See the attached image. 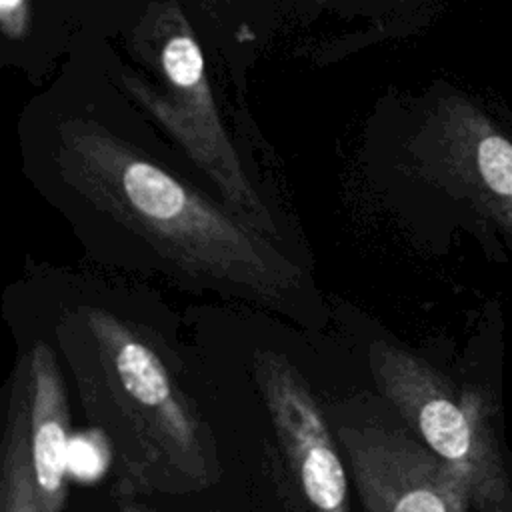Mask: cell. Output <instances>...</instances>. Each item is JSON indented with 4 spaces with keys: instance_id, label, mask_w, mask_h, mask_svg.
Listing matches in <instances>:
<instances>
[{
    "instance_id": "11",
    "label": "cell",
    "mask_w": 512,
    "mask_h": 512,
    "mask_svg": "<svg viewBox=\"0 0 512 512\" xmlns=\"http://www.w3.org/2000/svg\"><path fill=\"white\" fill-rule=\"evenodd\" d=\"M0 20L8 38L20 36L26 24V0H0Z\"/></svg>"
},
{
    "instance_id": "5",
    "label": "cell",
    "mask_w": 512,
    "mask_h": 512,
    "mask_svg": "<svg viewBox=\"0 0 512 512\" xmlns=\"http://www.w3.org/2000/svg\"><path fill=\"white\" fill-rule=\"evenodd\" d=\"M254 380L284 460L312 512H352L344 456L302 372L280 352L258 350Z\"/></svg>"
},
{
    "instance_id": "4",
    "label": "cell",
    "mask_w": 512,
    "mask_h": 512,
    "mask_svg": "<svg viewBox=\"0 0 512 512\" xmlns=\"http://www.w3.org/2000/svg\"><path fill=\"white\" fill-rule=\"evenodd\" d=\"M336 438L364 512H468V480L410 430L340 422Z\"/></svg>"
},
{
    "instance_id": "1",
    "label": "cell",
    "mask_w": 512,
    "mask_h": 512,
    "mask_svg": "<svg viewBox=\"0 0 512 512\" xmlns=\"http://www.w3.org/2000/svg\"><path fill=\"white\" fill-rule=\"evenodd\" d=\"M54 334L88 422L110 444L118 500L194 494L220 480L210 426L140 326L82 304Z\"/></svg>"
},
{
    "instance_id": "6",
    "label": "cell",
    "mask_w": 512,
    "mask_h": 512,
    "mask_svg": "<svg viewBox=\"0 0 512 512\" xmlns=\"http://www.w3.org/2000/svg\"><path fill=\"white\" fill-rule=\"evenodd\" d=\"M160 56L162 70L174 94L180 96L184 104V116H162L164 122L176 126L178 138L190 128L182 144L220 188L228 206L264 236L278 240V228L270 212L250 186L236 154L222 134L212 106L200 46L190 34L180 32L166 40Z\"/></svg>"
},
{
    "instance_id": "12",
    "label": "cell",
    "mask_w": 512,
    "mask_h": 512,
    "mask_svg": "<svg viewBox=\"0 0 512 512\" xmlns=\"http://www.w3.org/2000/svg\"><path fill=\"white\" fill-rule=\"evenodd\" d=\"M118 512H150L142 504L136 502V498H120L118 500Z\"/></svg>"
},
{
    "instance_id": "3",
    "label": "cell",
    "mask_w": 512,
    "mask_h": 512,
    "mask_svg": "<svg viewBox=\"0 0 512 512\" xmlns=\"http://www.w3.org/2000/svg\"><path fill=\"white\" fill-rule=\"evenodd\" d=\"M368 364L378 392L406 426L470 484L478 512H512V486L484 392L456 388L420 356L376 340Z\"/></svg>"
},
{
    "instance_id": "10",
    "label": "cell",
    "mask_w": 512,
    "mask_h": 512,
    "mask_svg": "<svg viewBox=\"0 0 512 512\" xmlns=\"http://www.w3.org/2000/svg\"><path fill=\"white\" fill-rule=\"evenodd\" d=\"M108 466H112V450L100 430L90 428L78 438H72L70 474H76L82 480H92L106 472Z\"/></svg>"
},
{
    "instance_id": "2",
    "label": "cell",
    "mask_w": 512,
    "mask_h": 512,
    "mask_svg": "<svg viewBox=\"0 0 512 512\" xmlns=\"http://www.w3.org/2000/svg\"><path fill=\"white\" fill-rule=\"evenodd\" d=\"M62 152L70 186L182 276L268 306H282L304 288V272L272 238L116 138L66 126Z\"/></svg>"
},
{
    "instance_id": "8",
    "label": "cell",
    "mask_w": 512,
    "mask_h": 512,
    "mask_svg": "<svg viewBox=\"0 0 512 512\" xmlns=\"http://www.w3.org/2000/svg\"><path fill=\"white\" fill-rule=\"evenodd\" d=\"M452 136L448 168L472 200L512 234V142L482 116L466 114Z\"/></svg>"
},
{
    "instance_id": "9",
    "label": "cell",
    "mask_w": 512,
    "mask_h": 512,
    "mask_svg": "<svg viewBox=\"0 0 512 512\" xmlns=\"http://www.w3.org/2000/svg\"><path fill=\"white\" fill-rule=\"evenodd\" d=\"M0 512H42L30 460L28 396L22 368L14 376L8 398L0 466Z\"/></svg>"
},
{
    "instance_id": "7",
    "label": "cell",
    "mask_w": 512,
    "mask_h": 512,
    "mask_svg": "<svg viewBox=\"0 0 512 512\" xmlns=\"http://www.w3.org/2000/svg\"><path fill=\"white\" fill-rule=\"evenodd\" d=\"M30 460L42 512H64L70 476V408L54 350L36 342L22 362Z\"/></svg>"
}]
</instances>
